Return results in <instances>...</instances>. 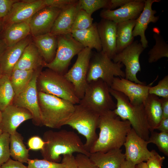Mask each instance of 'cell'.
<instances>
[{"label":"cell","instance_id":"obj_1","mask_svg":"<svg viewBox=\"0 0 168 168\" xmlns=\"http://www.w3.org/2000/svg\"><path fill=\"white\" fill-rule=\"evenodd\" d=\"M131 128L128 121L121 119L113 110L101 114L98 127L100 129L99 135L90 150V153L120 148Z\"/></svg>","mask_w":168,"mask_h":168},{"label":"cell","instance_id":"obj_2","mask_svg":"<svg viewBox=\"0 0 168 168\" xmlns=\"http://www.w3.org/2000/svg\"><path fill=\"white\" fill-rule=\"evenodd\" d=\"M45 142L41 150L44 159L58 162L61 156L82 153L89 156L91 153L85 148L80 138L75 132L62 129L58 131L49 130L43 135Z\"/></svg>","mask_w":168,"mask_h":168},{"label":"cell","instance_id":"obj_3","mask_svg":"<svg viewBox=\"0 0 168 168\" xmlns=\"http://www.w3.org/2000/svg\"><path fill=\"white\" fill-rule=\"evenodd\" d=\"M42 125L59 128L66 125L74 110L75 105L65 100L38 91Z\"/></svg>","mask_w":168,"mask_h":168},{"label":"cell","instance_id":"obj_4","mask_svg":"<svg viewBox=\"0 0 168 168\" xmlns=\"http://www.w3.org/2000/svg\"><path fill=\"white\" fill-rule=\"evenodd\" d=\"M110 92L116 100L114 113L121 119L128 121L137 134L147 141L150 131L143 103L132 104L124 94L110 87Z\"/></svg>","mask_w":168,"mask_h":168},{"label":"cell","instance_id":"obj_5","mask_svg":"<svg viewBox=\"0 0 168 168\" xmlns=\"http://www.w3.org/2000/svg\"><path fill=\"white\" fill-rule=\"evenodd\" d=\"M38 91L51 95L70 102L79 103L72 84L65 77L49 69L41 71L37 80Z\"/></svg>","mask_w":168,"mask_h":168},{"label":"cell","instance_id":"obj_6","mask_svg":"<svg viewBox=\"0 0 168 168\" xmlns=\"http://www.w3.org/2000/svg\"><path fill=\"white\" fill-rule=\"evenodd\" d=\"M99 117L92 110L79 103L75 105L73 113L66 124L85 138L84 145L89 152L98 137L96 130Z\"/></svg>","mask_w":168,"mask_h":168},{"label":"cell","instance_id":"obj_7","mask_svg":"<svg viewBox=\"0 0 168 168\" xmlns=\"http://www.w3.org/2000/svg\"><path fill=\"white\" fill-rule=\"evenodd\" d=\"M110 88L105 82L100 79L87 83L84 96L79 103L100 115L114 110L116 104L110 92Z\"/></svg>","mask_w":168,"mask_h":168},{"label":"cell","instance_id":"obj_8","mask_svg":"<svg viewBox=\"0 0 168 168\" xmlns=\"http://www.w3.org/2000/svg\"><path fill=\"white\" fill-rule=\"evenodd\" d=\"M123 65L115 63L102 51L91 55L87 75V83L101 79L110 87L116 77L124 78L125 74L122 70Z\"/></svg>","mask_w":168,"mask_h":168},{"label":"cell","instance_id":"obj_9","mask_svg":"<svg viewBox=\"0 0 168 168\" xmlns=\"http://www.w3.org/2000/svg\"><path fill=\"white\" fill-rule=\"evenodd\" d=\"M58 46L54 59L51 62H44L45 67L64 75L67 72L71 60L84 48L71 33L57 36Z\"/></svg>","mask_w":168,"mask_h":168},{"label":"cell","instance_id":"obj_10","mask_svg":"<svg viewBox=\"0 0 168 168\" xmlns=\"http://www.w3.org/2000/svg\"><path fill=\"white\" fill-rule=\"evenodd\" d=\"M77 55L75 63L64 75L72 84L77 96L80 100L84 96L87 84V75L91 49L84 48Z\"/></svg>","mask_w":168,"mask_h":168},{"label":"cell","instance_id":"obj_11","mask_svg":"<svg viewBox=\"0 0 168 168\" xmlns=\"http://www.w3.org/2000/svg\"><path fill=\"white\" fill-rule=\"evenodd\" d=\"M42 68L40 67L34 71L27 86L22 92L15 96L12 103L14 105L28 110L33 116V124L36 126L42 125L38 100L37 80Z\"/></svg>","mask_w":168,"mask_h":168},{"label":"cell","instance_id":"obj_12","mask_svg":"<svg viewBox=\"0 0 168 168\" xmlns=\"http://www.w3.org/2000/svg\"><path fill=\"white\" fill-rule=\"evenodd\" d=\"M145 49L140 42L134 41L129 45L117 53L112 60L115 63L120 62L125 67V78L140 84H145L137 77L138 73L141 71L139 57Z\"/></svg>","mask_w":168,"mask_h":168},{"label":"cell","instance_id":"obj_13","mask_svg":"<svg viewBox=\"0 0 168 168\" xmlns=\"http://www.w3.org/2000/svg\"><path fill=\"white\" fill-rule=\"evenodd\" d=\"M45 7L44 0H19L13 4L9 13L3 18V26L28 21Z\"/></svg>","mask_w":168,"mask_h":168},{"label":"cell","instance_id":"obj_14","mask_svg":"<svg viewBox=\"0 0 168 168\" xmlns=\"http://www.w3.org/2000/svg\"><path fill=\"white\" fill-rule=\"evenodd\" d=\"M148 142L136 133L133 128L130 130L124 145L125 147V160L135 165L146 161L152 155V151L147 148Z\"/></svg>","mask_w":168,"mask_h":168},{"label":"cell","instance_id":"obj_15","mask_svg":"<svg viewBox=\"0 0 168 168\" xmlns=\"http://www.w3.org/2000/svg\"><path fill=\"white\" fill-rule=\"evenodd\" d=\"M61 10L46 7L37 12L28 21L31 36L34 37L50 33Z\"/></svg>","mask_w":168,"mask_h":168},{"label":"cell","instance_id":"obj_16","mask_svg":"<svg viewBox=\"0 0 168 168\" xmlns=\"http://www.w3.org/2000/svg\"><path fill=\"white\" fill-rule=\"evenodd\" d=\"M150 86L140 84L125 78L115 77L110 87L126 96L130 103L138 104L143 103L149 94Z\"/></svg>","mask_w":168,"mask_h":168},{"label":"cell","instance_id":"obj_17","mask_svg":"<svg viewBox=\"0 0 168 168\" xmlns=\"http://www.w3.org/2000/svg\"><path fill=\"white\" fill-rule=\"evenodd\" d=\"M145 0H131L125 5L113 10L103 9L100 13L102 19L116 23L136 19L142 12Z\"/></svg>","mask_w":168,"mask_h":168},{"label":"cell","instance_id":"obj_18","mask_svg":"<svg viewBox=\"0 0 168 168\" xmlns=\"http://www.w3.org/2000/svg\"><path fill=\"white\" fill-rule=\"evenodd\" d=\"M2 114L0 129L2 133H7L10 135L15 133L23 122L33 119L32 114L28 110L12 104L2 111Z\"/></svg>","mask_w":168,"mask_h":168},{"label":"cell","instance_id":"obj_19","mask_svg":"<svg viewBox=\"0 0 168 168\" xmlns=\"http://www.w3.org/2000/svg\"><path fill=\"white\" fill-rule=\"evenodd\" d=\"M31 35L14 45L7 47L0 55V67L2 75L9 77L25 48L33 41Z\"/></svg>","mask_w":168,"mask_h":168},{"label":"cell","instance_id":"obj_20","mask_svg":"<svg viewBox=\"0 0 168 168\" xmlns=\"http://www.w3.org/2000/svg\"><path fill=\"white\" fill-rule=\"evenodd\" d=\"M116 26L117 23L103 19L97 23L102 51L112 60L116 54Z\"/></svg>","mask_w":168,"mask_h":168},{"label":"cell","instance_id":"obj_21","mask_svg":"<svg viewBox=\"0 0 168 168\" xmlns=\"http://www.w3.org/2000/svg\"><path fill=\"white\" fill-rule=\"evenodd\" d=\"M160 1V0H145L143 9L136 19L133 30V35L134 37L140 36V43L145 49L148 46V41L145 35V32L148 25L151 22H156L159 18V16H155L156 11L152 9V6L154 3Z\"/></svg>","mask_w":168,"mask_h":168},{"label":"cell","instance_id":"obj_22","mask_svg":"<svg viewBox=\"0 0 168 168\" xmlns=\"http://www.w3.org/2000/svg\"><path fill=\"white\" fill-rule=\"evenodd\" d=\"M78 0L62 9L56 18L50 33L55 36L71 33L76 14L79 10Z\"/></svg>","mask_w":168,"mask_h":168},{"label":"cell","instance_id":"obj_23","mask_svg":"<svg viewBox=\"0 0 168 168\" xmlns=\"http://www.w3.org/2000/svg\"><path fill=\"white\" fill-rule=\"evenodd\" d=\"M89 157L98 168H119L125 160L120 148L91 153Z\"/></svg>","mask_w":168,"mask_h":168},{"label":"cell","instance_id":"obj_24","mask_svg":"<svg viewBox=\"0 0 168 168\" xmlns=\"http://www.w3.org/2000/svg\"><path fill=\"white\" fill-rule=\"evenodd\" d=\"M44 62L38 48L32 41L25 48L14 69L35 70L43 67Z\"/></svg>","mask_w":168,"mask_h":168},{"label":"cell","instance_id":"obj_25","mask_svg":"<svg viewBox=\"0 0 168 168\" xmlns=\"http://www.w3.org/2000/svg\"><path fill=\"white\" fill-rule=\"evenodd\" d=\"M32 39L44 62L49 63L52 61L57 48V36L49 33L33 37Z\"/></svg>","mask_w":168,"mask_h":168},{"label":"cell","instance_id":"obj_26","mask_svg":"<svg viewBox=\"0 0 168 168\" xmlns=\"http://www.w3.org/2000/svg\"><path fill=\"white\" fill-rule=\"evenodd\" d=\"M3 42L7 47L14 45L30 35L28 21L3 26Z\"/></svg>","mask_w":168,"mask_h":168},{"label":"cell","instance_id":"obj_27","mask_svg":"<svg viewBox=\"0 0 168 168\" xmlns=\"http://www.w3.org/2000/svg\"><path fill=\"white\" fill-rule=\"evenodd\" d=\"M150 131L156 129L162 119L160 99L149 94L143 102Z\"/></svg>","mask_w":168,"mask_h":168},{"label":"cell","instance_id":"obj_28","mask_svg":"<svg viewBox=\"0 0 168 168\" xmlns=\"http://www.w3.org/2000/svg\"><path fill=\"white\" fill-rule=\"evenodd\" d=\"M71 34L84 48H88L91 49H94L97 52L102 51L97 23H93L91 26L85 29L72 30Z\"/></svg>","mask_w":168,"mask_h":168},{"label":"cell","instance_id":"obj_29","mask_svg":"<svg viewBox=\"0 0 168 168\" xmlns=\"http://www.w3.org/2000/svg\"><path fill=\"white\" fill-rule=\"evenodd\" d=\"M136 19L117 23L116 54L129 45L134 41V37L133 35V32L136 24Z\"/></svg>","mask_w":168,"mask_h":168},{"label":"cell","instance_id":"obj_30","mask_svg":"<svg viewBox=\"0 0 168 168\" xmlns=\"http://www.w3.org/2000/svg\"><path fill=\"white\" fill-rule=\"evenodd\" d=\"M23 140L21 135L17 131L10 135V156L14 160L22 163H27L29 159V149L26 148Z\"/></svg>","mask_w":168,"mask_h":168},{"label":"cell","instance_id":"obj_31","mask_svg":"<svg viewBox=\"0 0 168 168\" xmlns=\"http://www.w3.org/2000/svg\"><path fill=\"white\" fill-rule=\"evenodd\" d=\"M34 71L17 69L13 70L10 79L15 95L18 94L26 87L32 78Z\"/></svg>","mask_w":168,"mask_h":168},{"label":"cell","instance_id":"obj_32","mask_svg":"<svg viewBox=\"0 0 168 168\" xmlns=\"http://www.w3.org/2000/svg\"><path fill=\"white\" fill-rule=\"evenodd\" d=\"M153 38L155 44L149 51L148 61L152 63L157 61L163 57H168V44L159 32L154 31Z\"/></svg>","mask_w":168,"mask_h":168},{"label":"cell","instance_id":"obj_33","mask_svg":"<svg viewBox=\"0 0 168 168\" xmlns=\"http://www.w3.org/2000/svg\"><path fill=\"white\" fill-rule=\"evenodd\" d=\"M15 95L10 77L3 75L0 78V111L12 104Z\"/></svg>","mask_w":168,"mask_h":168},{"label":"cell","instance_id":"obj_34","mask_svg":"<svg viewBox=\"0 0 168 168\" xmlns=\"http://www.w3.org/2000/svg\"><path fill=\"white\" fill-rule=\"evenodd\" d=\"M110 0H79L77 3L78 9L83 10L91 16L96 11L103 8L108 9Z\"/></svg>","mask_w":168,"mask_h":168},{"label":"cell","instance_id":"obj_35","mask_svg":"<svg viewBox=\"0 0 168 168\" xmlns=\"http://www.w3.org/2000/svg\"><path fill=\"white\" fill-rule=\"evenodd\" d=\"M150 135L147 141L156 145L159 150L166 156H168V133L154 131L150 132Z\"/></svg>","mask_w":168,"mask_h":168},{"label":"cell","instance_id":"obj_36","mask_svg":"<svg viewBox=\"0 0 168 168\" xmlns=\"http://www.w3.org/2000/svg\"><path fill=\"white\" fill-rule=\"evenodd\" d=\"M93 18L83 10H79L76 16L72 30L87 29L93 24Z\"/></svg>","mask_w":168,"mask_h":168},{"label":"cell","instance_id":"obj_37","mask_svg":"<svg viewBox=\"0 0 168 168\" xmlns=\"http://www.w3.org/2000/svg\"><path fill=\"white\" fill-rule=\"evenodd\" d=\"M10 137L6 133L0 135V166L10 158Z\"/></svg>","mask_w":168,"mask_h":168},{"label":"cell","instance_id":"obj_38","mask_svg":"<svg viewBox=\"0 0 168 168\" xmlns=\"http://www.w3.org/2000/svg\"><path fill=\"white\" fill-rule=\"evenodd\" d=\"M28 168H64L65 164L56 162L43 159H29L27 163Z\"/></svg>","mask_w":168,"mask_h":168},{"label":"cell","instance_id":"obj_39","mask_svg":"<svg viewBox=\"0 0 168 168\" xmlns=\"http://www.w3.org/2000/svg\"><path fill=\"white\" fill-rule=\"evenodd\" d=\"M148 92L149 94H153L162 98H168V76H165L156 85L150 86Z\"/></svg>","mask_w":168,"mask_h":168},{"label":"cell","instance_id":"obj_40","mask_svg":"<svg viewBox=\"0 0 168 168\" xmlns=\"http://www.w3.org/2000/svg\"><path fill=\"white\" fill-rule=\"evenodd\" d=\"M152 155L146 162L147 168H161L165 159L155 150H152Z\"/></svg>","mask_w":168,"mask_h":168},{"label":"cell","instance_id":"obj_41","mask_svg":"<svg viewBox=\"0 0 168 168\" xmlns=\"http://www.w3.org/2000/svg\"><path fill=\"white\" fill-rule=\"evenodd\" d=\"M75 157L77 168H98L86 155L78 153Z\"/></svg>","mask_w":168,"mask_h":168},{"label":"cell","instance_id":"obj_42","mask_svg":"<svg viewBox=\"0 0 168 168\" xmlns=\"http://www.w3.org/2000/svg\"><path fill=\"white\" fill-rule=\"evenodd\" d=\"M18 0H0V18L6 16L10 11L12 6Z\"/></svg>","mask_w":168,"mask_h":168},{"label":"cell","instance_id":"obj_43","mask_svg":"<svg viewBox=\"0 0 168 168\" xmlns=\"http://www.w3.org/2000/svg\"><path fill=\"white\" fill-rule=\"evenodd\" d=\"M45 142L42 138L38 136H33L28 140L27 145L29 149L32 150H42Z\"/></svg>","mask_w":168,"mask_h":168},{"label":"cell","instance_id":"obj_44","mask_svg":"<svg viewBox=\"0 0 168 168\" xmlns=\"http://www.w3.org/2000/svg\"><path fill=\"white\" fill-rule=\"evenodd\" d=\"M46 7L62 9L67 6L77 1L76 0H44Z\"/></svg>","mask_w":168,"mask_h":168},{"label":"cell","instance_id":"obj_45","mask_svg":"<svg viewBox=\"0 0 168 168\" xmlns=\"http://www.w3.org/2000/svg\"><path fill=\"white\" fill-rule=\"evenodd\" d=\"M62 162L65 164L64 168H77L75 157L73 154L63 155Z\"/></svg>","mask_w":168,"mask_h":168},{"label":"cell","instance_id":"obj_46","mask_svg":"<svg viewBox=\"0 0 168 168\" xmlns=\"http://www.w3.org/2000/svg\"><path fill=\"white\" fill-rule=\"evenodd\" d=\"M1 167L2 168H28L23 163L10 158Z\"/></svg>","mask_w":168,"mask_h":168},{"label":"cell","instance_id":"obj_47","mask_svg":"<svg viewBox=\"0 0 168 168\" xmlns=\"http://www.w3.org/2000/svg\"><path fill=\"white\" fill-rule=\"evenodd\" d=\"M131 0H110L108 9L113 10L116 7H121L129 2Z\"/></svg>","mask_w":168,"mask_h":168},{"label":"cell","instance_id":"obj_48","mask_svg":"<svg viewBox=\"0 0 168 168\" xmlns=\"http://www.w3.org/2000/svg\"><path fill=\"white\" fill-rule=\"evenodd\" d=\"M162 112V119L168 118V98L160 99Z\"/></svg>","mask_w":168,"mask_h":168},{"label":"cell","instance_id":"obj_49","mask_svg":"<svg viewBox=\"0 0 168 168\" xmlns=\"http://www.w3.org/2000/svg\"><path fill=\"white\" fill-rule=\"evenodd\" d=\"M156 129L161 132L168 133V118L162 119Z\"/></svg>","mask_w":168,"mask_h":168},{"label":"cell","instance_id":"obj_50","mask_svg":"<svg viewBox=\"0 0 168 168\" xmlns=\"http://www.w3.org/2000/svg\"><path fill=\"white\" fill-rule=\"evenodd\" d=\"M3 26L2 23V21H1L0 20V33L1 31L3 30ZM7 47L4 43L3 40L0 38V55L6 49Z\"/></svg>","mask_w":168,"mask_h":168},{"label":"cell","instance_id":"obj_51","mask_svg":"<svg viewBox=\"0 0 168 168\" xmlns=\"http://www.w3.org/2000/svg\"><path fill=\"white\" fill-rule=\"evenodd\" d=\"M119 168H136V165L131 162L125 160Z\"/></svg>","mask_w":168,"mask_h":168},{"label":"cell","instance_id":"obj_52","mask_svg":"<svg viewBox=\"0 0 168 168\" xmlns=\"http://www.w3.org/2000/svg\"><path fill=\"white\" fill-rule=\"evenodd\" d=\"M136 168H147L146 163L142 162L141 163L136 165Z\"/></svg>","mask_w":168,"mask_h":168},{"label":"cell","instance_id":"obj_53","mask_svg":"<svg viewBox=\"0 0 168 168\" xmlns=\"http://www.w3.org/2000/svg\"><path fill=\"white\" fill-rule=\"evenodd\" d=\"M2 112L0 111V124L1 120H2ZM2 133V131L0 128V135Z\"/></svg>","mask_w":168,"mask_h":168},{"label":"cell","instance_id":"obj_54","mask_svg":"<svg viewBox=\"0 0 168 168\" xmlns=\"http://www.w3.org/2000/svg\"><path fill=\"white\" fill-rule=\"evenodd\" d=\"M2 71H1V68L0 67V78H1V77H2Z\"/></svg>","mask_w":168,"mask_h":168},{"label":"cell","instance_id":"obj_55","mask_svg":"<svg viewBox=\"0 0 168 168\" xmlns=\"http://www.w3.org/2000/svg\"><path fill=\"white\" fill-rule=\"evenodd\" d=\"M0 168H2L1 166H0Z\"/></svg>","mask_w":168,"mask_h":168},{"label":"cell","instance_id":"obj_56","mask_svg":"<svg viewBox=\"0 0 168 168\" xmlns=\"http://www.w3.org/2000/svg\"></svg>","mask_w":168,"mask_h":168}]
</instances>
